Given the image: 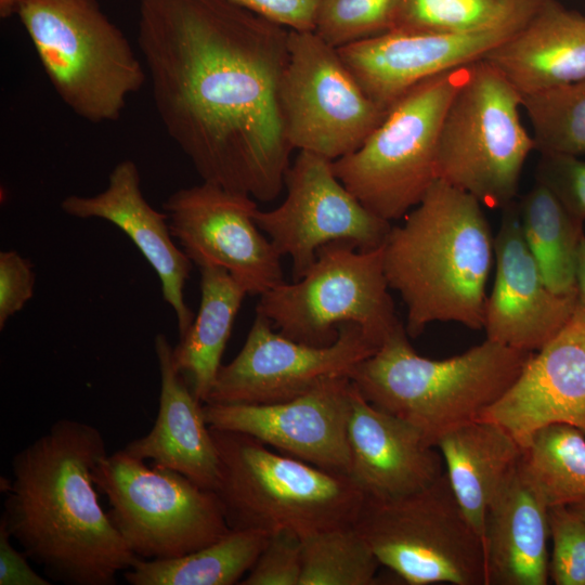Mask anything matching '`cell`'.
<instances>
[{
  "mask_svg": "<svg viewBox=\"0 0 585 585\" xmlns=\"http://www.w3.org/2000/svg\"><path fill=\"white\" fill-rule=\"evenodd\" d=\"M517 206L525 243L547 286L559 295H577L576 266L585 237L584 221L538 181Z\"/></svg>",
  "mask_w": 585,
  "mask_h": 585,
  "instance_id": "28",
  "label": "cell"
},
{
  "mask_svg": "<svg viewBox=\"0 0 585 585\" xmlns=\"http://www.w3.org/2000/svg\"><path fill=\"white\" fill-rule=\"evenodd\" d=\"M162 208L171 235L198 268L225 269L247 295L284 282L282 256L257 225L251 196L203 182L176 191Z\"/></svg>",
  "mask_w": 585,
  "mask_h": 585,
  "instance_id": "15",
  "label": "cell"
},
{
  "mask_svg": "<svg viewBox=\"0 0 585 585\" xmlns=\"http://www.w3.org/2000/svg\"><path fill=\"white\" fill-rule=\"evenodd\" d=\"M535 181L546 185L575 217L585 221V161L578 156L541 154Z\"/></svg>",
  "mask_w": 585,
  "mask_h": 585,
  "instance_id": "36",
  "label": "cell"
},
{
  "mask_svg": "<svg viewBox=\"0 0 585 585\" xmlns=\"http://www.w3.org/2000/svg\"><path fill=\"white\" fill-rule=\"evenodd\" d=\"M160 392L153 428L123 448L131 456L187 477L214 491L220 476L217 447L200 402L178 370L173 347L164 334L154 339Z\"/></svg>",
  "mask_w": 585,
  "mask_h": 585,
  "instance_id": "22",
  "label": "cell"
},
{
  "mask_svg": "<svg viewBox=\"0 0 585 585\" xmlns=\"http://www.w3.org/2000/svg\"><path fill=\"white\" fill-rule=\"evenodd\" d=\"M384 266V245L360 250L338 240L322 246L311 268L294 283L260 296L256 312L282 335L310 346L334 343L343 323L359 325L379 348L400 322Z\"/></svg>",
  "mask_w": 585,
  "mask_h": 585,
  "instance_id": "10",
  "label": "cell"
},
{
  "mask_svg": "<svg viewBox=\"0 0 585 585\" xmlns=\"http://www.w3.org/2000/svg\"><path fill=\"white\" fill-rule=\"evenodd\" d=\"M532 353L485 339L461 354L431 360L413 349L402 325L350 379L367 401L418 428L437 447L445 433L479 419Z\"/></svg>",
  "mask_w": 585,
  "mask_h": 585,
  "instance_id": "4",
  "label": "cell"
},
{
  "mask_svg": "<svg viewBox=\"0 0 585 585\" xmlns=\"http://www.w3.org/2000/svg\"><path fill=\"white\" fill-rule=\"evenodd\" d=\"M540 154H585V79L522 96Z\"/></svg>",
  "mask_w": 585,
  "mask_h": 585,
  "instance_id": "32",
  "label": "cell"
},
{
  "mask_svg": "<svg viewBox=\"0 0 585 585\" xmlns=\"http://www.w3.org/2000/svg\"><path fill=\"white\" fill-rule=\"evenodd\" d=\"M543 0H400L390 31L460 34L523 24Z\"/></svg>",
  "mask_w": 585,
  "mask_h": 585,
  "instance_id": "30",
  "label": "cell"
},
{
  "mask_svg": "<svg viewBox=\"0 0 585 585\" xmlns=\"http://www.w3.org/2000/svg\"><path fill=\"white\" fill-rule=\"evenodd\" d=\"M479 419L503 427L522 448L538 429L554 424L573 426L585 435V311L580 304Z\"/></svg>",
  "mask_w": 585,
  "mask_h": 585,
  "instance_id": "19",
  "label": "cell"
},
{
  "mask_svg": "<svg viewBox=\"0 0 585 585\" xmlns=\"http://www.w3.org/2000/svg\"><path fill=\"white\" fill-rule=\"evenodd\" d=\"M302 572L301 536L284 530L268 542L240 585H299Z\"/></svg>",
  "mask_w": 585,
  "mask_h": 585,
  "instance_id": "35",
  "label": "cell"
},
{
  "mask_svg": "<svg viewBox=\"0 0 585 585\" xmlns=\"http://www.w3.org/2000/svg\"><path fill=\"white\" fill-rule=\"evenodd\" d=\"M256 312L237 355L222 365L207 402L269 404L299 396L322 381L349 376L378 347L354 323L339 326L337 340L315 347L273 330Z\"/></svg>",
  "mask_w": 585,
  "mask_h": 585,
  "instance_id": "14",
  "label": "cell"
},
{
  "mask_svg": "<svg viewBox=\"0 0 585 585\" xmlns=\"http://www.w3.org/2000/svg\"><path fill=\"white\" fill-rule=\"evenodd\" d=\"M348 442L349 476L366 497L403 496L445 472L440 451L418 428L372 404L354 384Z\"/></svg>",
  "mask_w": 585,
  "mask_h": 585,
  "instance_id": "20",
  "label": "cell"
},
{
  "mask_svg": "<svg viewBox=\"0 0 585 585\" xmlns=\"http://www.w3.org/2000/svg\"><path fill=\"white\" fill-rule=\"evenodd\" d=\"M400 0H318L315 32L335 48L390 31Z\"/></svg>",
  "mask_w": 585,
  "mask_h": 585,
  "instance_id": "33",
  "label": "cell"
},
{
  "mask_svg": "<svg viewBox=\"0 0 585 585\" xmlns=\"http://www.w3.org/2000/svg\"><path fill=\"white\" fill-rule=\"evenodd\" d=\"M14 13L55 92L79 117L118 120L147 81L142 61L96 0H18Z\"/></svg>",
  "mask_w": 585,
  "mask_h": 585,
  "instance_id": "6",
  "label": "cell"
},
{
  "mask_svg": "<svg viewBox=\"0 0 585 585\" xmlns=\"http://www.w3.org/2000/svg\"><path fill=\"white\" fill-rule=\"evenodd\" d=\"M549 529V577L557 585H585V521L568 506H552Z\"/></svg>",
  "mask_w": 585,
  "mask_h": 585,
  "instance_id": "34",
  "label": "cell"
},
{
  "mask_svg": "<svg viewBox=\"0 0 585 585\" xmlns=\"http://www.w3.org/2000/svg\"><path fill=\"white\" fill-rule=\"evenodd\" d=\"M481 206L438 179L404 222L391 226L385 274L406 306L410 337L433 322L483 328L494 236Z\"/></svg>",
  "mask_w": 585,
  "mask_h": 585,
  "instance_id": "3",
  "label": "cell"
},
{
  "mask_svg": "<svg viewBox=\"0 0 585 585\" xmlns=\"http://www.w3.org/2000/svg\"><path fill=\"white\" fill-rule=\"evenodd\" d=\"M569 508L585 521V503L575 504L569 506Z\"/></svg>",
  "mask_w": 585,
  "mask_h": 585,
  "instance_id": "42",
  "label": "cell"
},
{
  "mask_svg": "<svg viewBox=\"0 0 585 585\" xmlns=\"http://www.w3.org/2000/svg\"><path fill=\"white\" fill-rule=\"evenodd\" d=\"M107 454L93 425L63 418L11 459L1 477V521L44 575L66 585H115L136 556L99 500L92 480Z\"/></svg>",
  "mask_w": 585,
  "mask_h": 585,
  "instance_id": "2",
  "label": "cell"
},
{
  "mask_svg": "<svg viewBox=\"0 0 585 585\" xmlns=\"http://www.w3.org/2000/svg\"><path fill=\"white\" fill-rule=\"evenodd\" d=\"M495 281L486 299V339L529 352L549 342L571 320L577 295L552 291L523 236L516 202L503 209L494 236Z\"/></svg>",
  "mask_w": 585,
  "mask_h": 585,
  "instance_id": "17",
  "label": "cell"
},
{
  "mask_svg": "<svg viewBox=\"0 0 585 585\" xmlns=\"http://www.w3.org/2000/svg\"><path fill=\"white\" fill-rule=\"evenodd\" d=\"M521 96L585 79V15L543 0L484 58Z\"/></svg>",
  "mask_w": 585,
  "mask_h": 585,
  "instance_id": "24",
  "label": "cell"
},
{
  "mask_svg": "<svg viewBox=\"0 0 585 585\" xmlns=\"http://www.w3.org/2000/svg\"><path fill=\"white\" fill-rule=\"evenodd\" d=\"M549 538V506L520 458L487 508V585H546Z\"/></svg>",
  "mask_w": 585,
  "mask_h": 585,
  "instance_id": "23",
  "label": "cell"
},
{
  "mask_svg": "<svg viewBox=\"0 0 585 585\" xmlns=\"http://www.w3.org/2000/svg\"><path fill=\"white\" fill-rule=\"evenodd\" d=\"M521 460L549 507L585 503V435L577 428L554 424L538 429Z\"/></svg>",
  "mask_w": 585,
  "mask_h": 585,
  "instance_id": "29",
  "label": "cell"
},
{
  "mask_svg": "<svg viewBox=\"0 0 585 585\" xmlns=\"http://www.w3.org/2000/svg\"><path fill=\"white\" fill-rule=\"evenodd\" d=\"M270 534L231 530L213 543L168 559L136 557L123 578L131 585H233L240 583L264 548Z\"/></svg>",
  "mask_w": 585,
  "mask_h": 585,
  "instance_id": "27",
  "label": "cell"
},
{
  "mask_svg": "<svg viewBox=\"0 0 585 585\" xmlns=\"http://www.w3.org/2000/svg\"><path fill=\"white\" fill-rule=\"evenodd\" d=\"M437 447L464 515L484 541L487 508L523 448L503 427L482 419L448 431Z\"/></svg>",
  "mask_w": 585,
  "mask_h": 585,
  "instance_id": "25",
  "label": "cell"
},
{
  "mask_svg": "<svg viewBox=\"0 0 585 585\" xmlns=\"http://www.w3.org/2000/svg\"><path fill=\"white\" fill-rule=\"evenodd\" d=\"M470 65L412 88L356 151L333 161L336 177L374 214L389 222L403 218L438 180L442 125Z\"/></svg>",
  "mask_w": 585,
  "mask_h": 585,
  "instance_id": "7",
  "label": "cell"
},
{
  "mask_svg": "<svg viewBox=\"0 0 585 585\" xmlns=\"http://www.w3.org/2000/svg\"><path fill=\"white\" fill-rule=\"evenodd\" d=\"M287 195L273 210H256L253 218L278 253L288 256L298 281L314 263L317 250L333 242L353 243L360 250L381 247L391 230L340 182L333 161L299 151L289 167Z\"/></svg>",
  "mask_w": 585,
  "mask_h": 585,
  "instance_id": "13",
  "label": "cell"
},
{
  "mask_svg": "<svg viewBox=\"0 0 585 585\" xmlns=\"http://www.w3.org/2000/svg\"><path fill=\"white\" fill-rule=\"evenodd\" d=\"M140 180L136 164L121 160L110 171L102 192L92 196L69 195L61 202V209L70 217L108 221L131 239L155 270L182 337L195 317L184 299L193 263L173 242L166 212L154 209L143 196Z\"/></svg>",
  "mask_w": 585,
  "mask_h": 585,
  "instance_id": "21",
  "label": "cell"
},
{
  "mask_svg": "<svg viewBox=\"0 0 585 585\" xmlns=\"http://www.w3.org/2000/svg\"><path fill=\"white\" fill-rule=\"evenodd\" d=\"M92 480L110 506L113 524L139 558L181 557L231 531L214 491L174 470L148 466L125 448L103 456Z\"/></svg>",
  "mask_w": 585,
  "mask_h": 585,
  "instance_id": "11",
  "label": "cell"
},
{
  "mask_svg": "<svg viewBox=\"0 0 585 585\" xmlns=\"http://www.w3.org/2000/svg\"><path fill=\"white\" fill-rule=\"evenodd\" d=\"M18 0H0V15L8 17L14 13L16 2Z\"/></svg>",
  "mask_w": 585,
  "mask_h": 585,
  "instance_id": "41",
  "label": "cell"
},
{
  "mask_svg": "<svg viewBox=\"0 0 585 585\" xmlns=\"http://www.w3.org/2000/svg\"><path fill=\"white\" fill-rule=\"evenodd\" d=\"M210 431L220 466L214 492L231 530L303 536L355 522L366 496L348 473L274 452L242 432Z\"/></svg>",
  "mask_w": 585,
  "mask_h": 585,
  "instance_id": "5",
  "label": "cell"
},
{
  "mask_svg": "<svg viewBox=\"0 0 585 585\" xmlns=\"http://www.w3.org/2000/svg\"><path fill=\"white\" fill-rule=\"evenodd\" d=\"M353 384L326 379L294 399L269 404H203L210 428L242 432L314 466L349 474L348 421Z\"/></svg>",
  "mask_w": 585,
  "mask_h": 585,
  "instance_id": "16",
  "label": "cell"
},
{
  "mask_svg": "<svg viewBox=\"0 0 585 585\" xmlns=\"http://www.w3.org/2000/svg\"><path fill=\"white\" fill-rule=\"evenodd\" d=\"M576 289L578 304L585 311V237L581 244L577 257Z\"/></svg>",
  "mask_w": 585,
  "mask_h": 585,
  "instance_id": "40",
  "label": "cell"
},
{
  "mask_svg": "<svg viewBox=\"0 0 585 585\" xmlns=\"http://www.w3.org/2000/svg\"><path fill=\"white\" fill-rule=\"evenodd\" d=\"M35 272L31 262L16 250L0 252V329L32 298Z\"/></svg>",
  "mask_w": 585,
  "mask_h": 585,
  "instance_id": "37",
  "label": "cell"
},
{
  "mask_svg": "<svg viewBox=\"0 0 585 585\" xmlns=\"http://www.w3.org/2000/svg\"><path fill=\"white\" fill-rule=\"evenodd\" d=\"M281 102L292 148L332 161L356 151L387 113L315 31L289 30Z\"/></svg>",
  "mask_w": 585,
  "mask_h": 585,
  "instance_id": "12",
  "label": "cell"
},
{
  "mask_svg": "<svg viewBox=\"0 0 585 585\" xmlns=\"http://www.w3.org/2000/svg\"><path fill=\"white\" fill-rule=\"evenodd\" d=\"M289 30L314 31L318 0H224Z\"/></svg>",
  "mask_w": 585,
  "mask_h": 585,
  "instance_id": "38",
  "label": "cell"
},
{
  "mask_svg": "<svg viewBox=\"0 0 585 585\" xmlns=\"http://www.w3.org/2000/svg\"><path fill=\"white\" fill-rule=\"evenodd\" d=\"M302 572L299 585H372L380 566L354 524L301 536Z\"/></svg>",
  "mask_w": 585,
  "mask_h": 585,
  "instance_id": "31",
  "label": "cell"
},
{
  "mask_svg": "<svg viewBox=\"0 0 585 585\" xmlns=\"http://www.w3.org/2000/svg\"><path fill=\"white\" fill-rule=\"evenodd\" d=\"M288 37L224 0H140L157 114L203 182L261 202L280 195L294 150L281 102Z\"/></svg>",
  "mask_w": 585,
  "mask_h": 585,
  "instance_id": "1",
  "label": "cell"
},
{
  "mask_svg": "<svg viewBox=\"0 0 585 585\" xmlns=\"http://www.w3.org/2000/svg\"><path fill=\"white\" fill-rule=\"evenodd\" d=\"M13 538L0 520V585H51L52 582L30 566L28 556L13 545Z\"/></svg>",
  "mask_w": 585,
  "mask_h": 585,
  "instance_id": "39",
  "label": "cell"
},
{
  "mask_svg": "<svg viewBox=\"0 0 585 585\" xmlns=\"http://www.w3.org/2000/svg\"><path fill=\"white\" fill-rule=\"evenodd\" d=\"M353 524L379 563L407 584L487 585L484 541L445 472L403 496L365 497Z\"/></svg>",
  "mask_w": 585,
  "mask_h": 585,
  "instance_id": "9",
  "label": "cell"
},
{
  "mask_svg": "<svg viewBox=\"0 0 585 585\" xmlns=\"http://www.w3.org/2000/svg\"><path fill=\"white\" fill-rule=\"evenodd\" d=\"M523 24L460 34L387 31L337 49L367 95L388 110L424 80L483 60Z\"/></svg>",
  "mask_w": 585,
  "mask_h": 585,
  "instance_id": "18",
  "label": "cell"
},
{
  "mask_svg": "<svg viewBox=\"0 0 585 585\" xmlns=\"http://www.w3.org/2000/svg\"><path fill=\"white\" fill-rule=\"evenodd\" d=\"M199 309L187 332L173 347V359L195 396L206 403L247 292L223 268L207 265L199 268Z\"/></svg>",
  "mask_w": 585,
  "mask_h": 585,
  "instance_id": "26",
  "label": "cell"
},
{
  "mask_svg": "<svg viewBox=\"0 0 585 585\" xmlns=\"http://www.w3.org/2000/svg\"><path fill=\"white\" fill-rule=\"evenodd\" d=\"M521 107L522 96L493 65L471 64L444 117L438 179L492 209L515 202L524 162L535 150Z\"/></svg>",
  "mask_w": 585,
  "mask_h": 585,
  "instance_id": "8",
  "label": "cell"
}]
</instances>
